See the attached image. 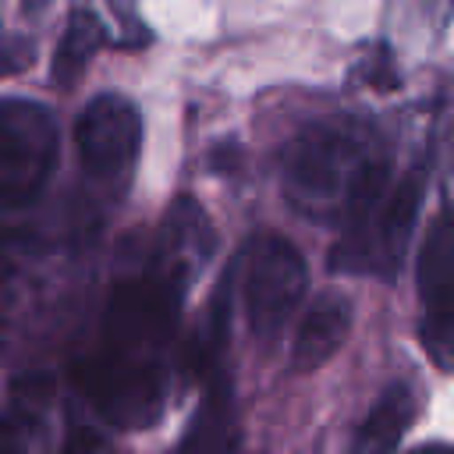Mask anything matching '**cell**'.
Masks as SVG:
<instances>
[{"label": "cell", "instance_id": "18", "mask_svg": "<svg viewBox=\"0 0 454 454\" xmlns=\"http://www.w3.org/2000/svg\"><path fill=\"white\" fill-rule=\"evenodd\" d=\"M436 138H440V156H443L447 163H454V89H447V92L440 96Z\"/></svg>", "mask_w": 454, "mask_h": 454}, {"label": "cell", "instance_id": "7", "mask_svg": "<svg viewBox=\"0 0 454 454\" xmlns=\"http://www.w3.org/2000/svg\"><path fill=\"white\" fill-rule=\"evenodd\" d=\"M419 340L429 358L454 372V209H440L419 252Z\"/></svg>", "mask_w": 454, "mask_h": 454}, {"label": "cell", "instance_id": "11", "mask_svg": "<svg viewBox=\"0 0 454 454\" xmlns=\"http://www.w3.org/2000/svg\"><path fill=\"white\" fill-rule=\"evenodd\" d=\"M177 454H238V419H234L231 387H223V380L209 387L202 411L195 415Z\"/></svg>", "mask_w": 454, "mask_h": 454}, {"label": "cell", "instance_id": "10", "mask_svg": "<svg viewBox=\"0 0 454 454\" xmlns=\"http://www.w3.org/2000/svg\"><path fill=\"white\" fill-rule=\"evenodd\" d=\"M415 419V394L404 383H390L355 429L348 454H394Z\"/></svg>", "mask_w": 454, "mask_h": 454}, {"label": "cell", "instance_id": "20", "mask_svg": "<svg viewBox=\"0 0 454 454\" xmlns=\"http://www.w3.org/2000/svg\"><path fill=\"white\" fill-rule=\"evenodd\" d=\"M46 4H50V0H25V11H28V14H35V11H39V7H46Z\"/></svg>", "mask_w": 454, "mask_h": 454}, {"label": "cell", "instance_id": "9", "mask_svg": "<svg viewBox=\"0 0 454 454\" xmlns=\"http://www.w3.org/2000/svg\"><path fill=\"white\" fill-rule=\"evenodd\" d=\"M351 330V301L340 291H323L312 298L309 312L301 316V326L291 344V369L294 372H312L326 365L337 348L348 340Z\"/></svg>", "mask_w": 454, "mask_h": 454}, {"label": "cell", "instance_id": "14", "mask_svg": "<svg viewBox=\"0 0 454 454\" xmlns=\"http://www.w3.org/2000/svg\"><path fill=\"white\" fill-rule=\"evenodd\" d=\"M0 454H39L35 422L25 411H0Z\"/></svg>", "mask_w": 454, "mask_h": 454}, {"label": "cell", "instance_id": "8", "mask_svg": "<svg viewBox=\"0 0 454 454\" xmlns=\"http://www.w3.org/2000/svg\"><path fill=\"white\" fill-rule=\"evenodd\" d=\"M74 145L89 177L103 184L124 181L142 145V117L124 96L103 92L78 114Z\"/></svg>", "mask_w": 454, "mask_h": 454}, {"label": "cell", "instance_id": "21", "mask_svg": "<svg viewBox=\"0 0 454 454\" xmlns=\"http://www.w3.org/2000/svg\"><path fill=\"white\" fill-rule=\"evenodd\" d=\"M450 4H454V0H450Z\"/></svg>", "mask_w": 454, "mask_h": 454}, {"label": "cell", "instance_id": "1", "mask_svg": "<svg viewBox=\"0 0 454 454\" xmlns=\"http://www.w3.org/2000/svg\"><path fill=\"white\" fill-rule=\"evenodd\" d=\"M372 135L351 117L316 121L284 145V184L294 206L309 209H344V199L358 170L376 156Z\"/></svg>", "mask_w": 454, "mask_h": 454}, {"label": "cell", "instance_id": "16", "mask_svg": "<svg viewBox=\"0 0 454 454\" xmlns=\"http://www.w3.org/2000/svg\"><path fill=\"white\" fill-rule=\"evenodd\" d=\"M110 7L117 11V21H121V39H124V46H145V39H149V28L138 21V14H135V4H131V0H110Z\"/></svg>", "mask_w": 454, "mask_h": 454}, {"label": "cell", "instance_id": "17", "mask_svg": "<svg viewBox=\"0 0 454 454\" xmlns=\"http://www.w3.org/2000/svg\"><path fill=\"white\" fill-rule=\"evenodd\" d=\"M32 57H35V50H32V43L25 35L7 39L0 46V74H21L32 64Z\"/></svg>", "mask_w": 454, "mask_h": 454}, {"label": "cell", "instance_id": "3", "mask_svg": "<svg viewBox=\"0 0 454 454\" xmlns=\"http://www.w3.org/2000/svg\"><path fill=\"white\" fill-rule=\"evenodd\" d=\"M57 117L18 96H0V209H18L39 199L57 167Z\"/></svg>", "mask_w": 454, "mask_h": 454}, {"label": "cell", "instance_id": "6", "mask_svg": "<svg viewBox=\"0 0 454 454\" xmlns=\"http://www.w3.org/2000/svg\"><path fill=\"white\" fill-rule=\"evenodd\" d=\"M419 206H422V177L419 174H408L397 184H390L387 199L372 209V216L344 227L340 241L330 252V270L383 273V277L397 273L408 238L415 231V220H419Z\"/></svg>", "mask_w": 454, "mask_h": 454}, {"label": "cell", "instance_id": "15", "mask_svg": "<svg viewBox=\"0 0 454 454\" xmlns=\"http://www.w3.org/2000/svg\"><path fill=\"white\" fill-rule=\"evenodd\" d=\"M372 89H383V92H390V89H397L401 85V78H397V71H394V60H390V50L387 46H376L372 50V57L365 60V74H362Z\"/></svg>", "mask_w": 454, "mask_h": 454}, {"label": "cell", "instance_id": "4", "mask_svg": "<svg viewBox=\"0 0 454 454\" xmlns=\"http://www.w3.org/2000/svg\"><path fill=\"white\" fill-rule=\"evenodd\" d=\"M305 284H309V270L301 252L273 231L255 234L241 262V298L252 333L262 340L277 337L301 305Z\"/></svg>", "mask_w": 454, "mask_h": 454}, {"label": "cell", "instance_id": "5", "mask_svg": "<svg viewBox=\"0 0 454 454\" xmlns=\"http://www.w3.org/2000/svg\"><path fill=\"white\" fill-rule=\"evenodd\" d=\"M74 380L85 401L121 429L153 426L167 401V365L160 362H131L92 351L74 365Z\"/></svg>", "mask_w": 454, "mask_h": 454}, {"label": "cell", "instance_id": "12", "mask_svg": "<svg viewBox=\"0 0 454 454\" xmlns=\"http://www.w3.org/2000/svg\"><path fill=\"white\" fill-rule=\"evenodd\" d=\"M231 291H234V273H223L220 284L213 287V298L199 319V330L195 337L188 340V351H184V362H188V372L206 380L216 372L220 365V355H223V344H227V326H231Z\"/></svg>", "mask_w": 454, "mask_h": 454}, {"label": "cell", "instance_id": "13", "mask_svg": "<svg viewBox=\"0 0 454 454\" xmlns=\"http://www.w3.org/2000/svg\"><path fill=\"white\" fill-rule=\"evenodd\" d=\"M103 39H106V28H103L99 14L89 4H74V11L67 14L64 35L57 43V53H53V82L64 89L74 85L78 74L96 57V50L103 46Z\"/></svg>", "mask_w": 454, "mask_h": 454}, {"label": "cell", "instance_id": "2", "mask_svg": "<svg viewBox=\"0 0 454 454\" xmlns=\"http://www.w3.org/2000/svg\"><path fill=\"white\" fill-rule=\"evenodd\" d=\"M184 284L188 277L181 270H170L156 259L149 270L124 277L106 298L96 351L131 362H163L177 330Z\"/></svg>", "mask_w": 454, "mask_h": 454}, {"label": "cell", "instance_id": "19", "mask_svg": "<svg viewBox=\"0 0 454 454\" xmlns=\"http://www.w3.org/2000/svg\"><path fill=\"white\" fill-rule=\"evenodd\" d=\"M411 454H454V447L450 443H426V447H419Z\"/></svg>", "mask_w": 454, "mask_h": 454}]
</instances>
